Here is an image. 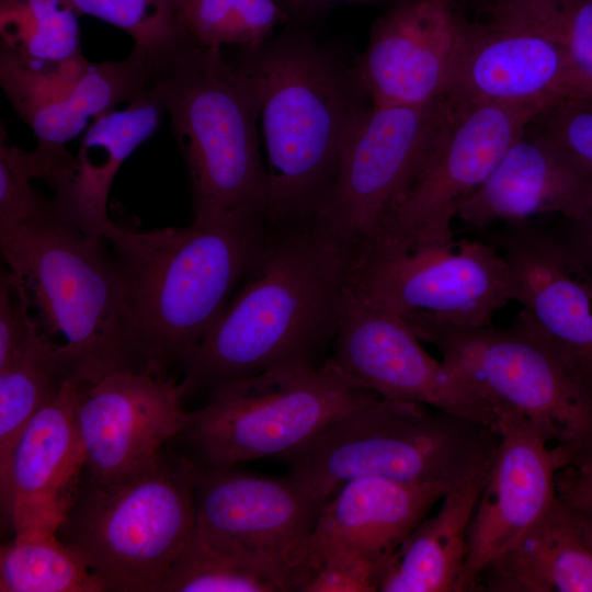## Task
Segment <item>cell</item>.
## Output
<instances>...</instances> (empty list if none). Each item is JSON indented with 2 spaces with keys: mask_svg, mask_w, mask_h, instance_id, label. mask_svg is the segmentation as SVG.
<instances>
[{
  "mask_svg": "<svg viewBox=\"0 0 592 592\" xmlns=\"http://www.w3.org/2000/svg\"><path fill=\"white\" fill-rule=\"evenodd\" d=\"M267 224L235 297L180 364L184 397L267 369L328 358L356 248L315 217Z\"/></svg>",
  "mask_w": 592,
  "mask_h": 592,
  "instance_id": "1",
  "label": "cell"
},
{
  "mask_svg": "<svg viewBox=\"0 0 592 592\" xmlns=\"http://www.w3.org/2000/svg\"><path fill=\"white\" fill-rule=\"evenodd\" d=\"M236 59L258 92L267 157L270 224L312 218L371 101L354 66L291 15L286 27Z\"/></svg>",
  "mask_w": 592,
  "mask_h": 592,
  "instance_id": "2",
  "label": "cell"
},
{
  "mask_svg": "<svg viewBox=\"0 0 592 592\" xmlns=\"http://www.w3.org/2000/svg\"><path fill=\"white\" fill-rule=\"evenodd\" d=\"M267 226L254 215L147 231L113 223L104 239L124 274L128 335L145 371L164 376L180 367L209 333L253 265Z\"/></svg>",
  "mask_w": 592,
  "mask_h": 592,
  "instance_id": "3",
  "label": "cell"
},
{
  "mask_svg": "<svg viewBox=\"0 0 592 592\" xmlns=\"http://www.w3.org/2000/svg\"><path fill=\"white\" fill-rule=\"evenodd\" d=\"M107 241L65 221L53 200L29 219L0 227V247L38 309L68 379L89 384L122 369L146 372L127 329L124 274ZM112 250V249H111Z\"/></svg>",
  "mask_w": 592,
  "mask_h": 592,
  "instance_id": "4",
  "label": "cell"
},
{
  "mask_svg": "<svg viewBox=\"0 0 592 592\" xmlns=\"http://www.w3.org/2000/svg\"><path fill=\"white\" fill-rule=\"evenodd\" d=\"M151 86L170 117L187 169L194 221L266 218L269 173L258 135L255 84L223 47L187 41L162 60Z\"/></svg>",
  "mask_w": 592,
  "mask_h": 592,
  "instance_id": "5",
  "label": "cell"
},
{
  "mask_svg": "<svg viewBox=\"0 0 592 592\" xmlns=\"http://www.w3.org/2000/svg\"><path fill=\"white\" fill-rule=\"evenodd\" d=\"M198 470L162 449L113 479L84 474L56 534L106 591L158 592L194 535Z\"/></svg>",
  "mask_w": 592,
  "mask_h": 592,
  "instance_id": "6",
  "label": "cell"
},
{
  "mask_svg": "<svg viewBox=\"0 0 592 592\" xmlns=\"http://www.w3.org/2000/svg\"><path fill=\"white\" fill-rule=\"evenodd\" d=\"M497 435V428L430 406L375 397L285 460L325 504L360 477L453 485Z\"/></svg>",
  "mask_w": 592,
  "mask_h": 592,
  "instance_id": "7",
  "label": "cell"
},
{
  "mask_svg": "<svg viewBox=\"0 0 592 592\" xmlns=\"http://www.w3.org/2000/svg\"><path fill=\"white\" fill-rule=\"evenodd\" d=\"M378 397L328 357L225 382L187 411L181 435L203 467H231L297 453L325 429Z\"/></svg>",
  "mask_w": 592,
  "mask_h": 592,
  "instance_id": "8",
  "label": "cell"
},
{
  "mask_svg": "<svg viewBox=\"0 0 592 592\" xmlns=\"http://www.w3.org/2000/svg\"><path fill=\"white\" fill-rule=\"evenodd\" d=\"M402 318L488 398L496 413L521 417L553 445L592 440V396L523 310L506 328Z\"/></svg>",
  "mask_w": 592,
  "mask_h": 592,
  "instance_id": "9",
  "label": "cell"
},
{
  "mask_svg": "<svg viewBox=\"0 0 592 592\" xmlns=\"http://www.w3.org/2000/svg\"><path fill=\"white\" fill-rule=\"evenodd\" d=\"M351 289L400 317L421 315L454 326L493 325L515 301L506 261L481 238L451 247L356 249Z\"/></svg>",
  "mask_w": 592,
  "mask_h": 592,
  "instance_id": "10",
  "label": "cell"
},
{
  "mask_svg": "<svg viewBox=\"0 0 592 592\" xmlns=\"http://www.w3.org/2000/svg\"><path fill=\"white\" fill-rule=\"evenodd\" d=\"M452 101V100H451ZM448 122L410 187L365 244L451 247L460 203L490 175L540 111L453 102Z\"/></svg>",
  "mask_w": 592,
  "mask_h": 592,
  "instance_id": "11",
  "label": "cell"
},
{
  "mask_svg": "<svg viewBox=\"0 0 592 592\" xmlns=\"http://www.w3.org/2000/svg\"><path fill=\"white\" fill-rule=\"evenodd\" d=\"M452 109L449 99L424 106L371 104L314 217L355 248L365 244L420 173Z\"/></svg>",
  "mask_w": 592,
  "mask_h": 592,
  "instance_id": "12",
  "label": "cell"
},
{
  "mask_svg": "<svg viewBox=\"0 0 592 592\" xmlns=\"http://www.w3.org/2000/svg\"><path fill=\"white\" fill-rule=\"evenodd\" d=\"M322 505L291 475L200 466L194 535L215 549L272 569L299 592Z\"/></svg>",
  "mask_w": 592,
  "mask_h": 592,
  "instance_id": "13",
  "label": "cell"
},
{
  "mask_svg": "<svg viewBox=\"0 0 592 592\" xmlns=\"http://www.w3.org/2000/svg\"><path fill=\"white\" fill-rule=\"evenodd\" d=\"M569 96L560 9L502 0L489 21H463L449 99L543 111Z\"/></svg>",
  "mask_w": 592,
  "mask_h": 592,
  "instance_id": "14",
  "label": "cell"
},
{
  "mask_svg": "<svg viewBox=\"0 0 592 592\" xmlns=\"http://www.w3.org/2000/svg\"><path fill=\"white\" fill-rule=\"evenodd\" d=\"M329 358L380 398L430 406L496 428L497 413L474 385L430 355L402 317L346 294Z\"/></svg>",
  "mask_w": 592,
  "mask_h": 592,
  "instance_id": "15",
  "label": "cell"
},
{
  "mask_svg": "<svg viewBox=\"0 0 592 592\" xmlns=\"http://www.w3.org/2000/svg\"><path fill=\"white\" fill-rule=\"evenodd\" d=\"M477 234L506 261L515 301L592 396V270L534 219Z\"/></svg>",
  "mask_w": 592,
  "mask_h": 592,
  "instance_id": "16",
  "label": "cell"
},
{
  "mask_svg": "<svg viewBox=\"0 0 592 592\" xmlns=\"http://www.w3.org/2000/svg\"><path fill=\"white\" fill-rule=\"evenodd\" d=\"M498 442L468 531L464 591L557 501L556 475L580 445L550 444L530 423L498 412Z\"/></svg>",
  "mask_w": 592,
  "mask_h": 592,
  "instance_id": "17",
  "label": "cell"
},
{
  "mask_svg": "<svg viewBox=\"0 0 592 592\" xmlns=\"http://www.w3.org/2000/svg\"><path fill=\"white\" fill-rule=\"evenodd\" d=\"M462 24L451 0H401L376 19L353 64L371 103L424 106L448 99Z\"/></svg>",
  "mask_w": 592,
  "mask_h": 592,
  "instance_id": "18",
  "label": "cell"
},
{
  "mask_svg": "<svg viewBox=\"0 0 592 592\" xmlns=\"http://www.w3.org/2000/svg\"><path fill=\"white\" fill-rule=\"evenodd\" d=\"M183 398L174 378L143 371H116L81 384L78 423L86 476L113 479L155 457L182 433Z\"/></svg>",
  "mask_w": 592,
  "mask_h": 592,
  "instance_id": "19",
  "label": "cell"
},
{
  "mask_svg": "<svg viewBox=\"0 0 592 592\" xmlns=\"http://www.w3.org/2000/svg\"><path fill=\"white\" fill-rule=\"evenodd\" d=\"M81 383L68 379L24 428L0 470L2 511L14 535L57 533L86 474L78 423Z\"/></svg>",
  "mask_w": 592,
  "mask_h": 592,
  "instance_id": "20",
  "label": "cell"
},
{
  "mask_svg": "<svg viewBox=\"0 0 592 592\" xmlns=\"http://www.w3.org/2000/svg\"><path fill=\"white\" fill-rule=\"evenodd\" d=\"M591 212L592 170L530 123L457 217L482 231L545 215L577 221Z\"/></svg>",
  "mask_w": 592,
  "mask_h": 592,
  "instance_id": "21",
  "label": "cell"
},
{
  "mask_svg": "<svg viewBox=\"0 0 592 592\" xmlns=\"http://www.w3.org/2000/svg\"><path fill=\"white\" fill-rule=\"evenodd\" d=\"M451 486L378 477L349 480L319 512L308 542L305 574L311 563L335 550L360 551L389 561Z\"/></svg>",
  "mask_w": 592,
  "mask_h": 592,
  "instance_id": "22",
  "label": "cell"
},
{
  "mask_svg": "<svg viewBox=\"0 0 592 592\" xmlns=\"http://www.w3.org/2000/svg\"><path fill=\"white\" fill-rule=\"evenodd\" d=\"M166 110L150 86L122 110L93 119L78 152L50 182L59 216L82 232L104 239L113 180L123 162L160 126Z\"/></svg>",
  "mask_w": 592,
  "mask_h": 592,
  "instance_id": "23",
  "label": "cell"
},
{
  "mask_svg": "<svg viewBox=\"0 0 592 592\" xmlns=\"http://www.w3.org/2000/svg\"><path fill=\"white\" fill-rule=\"evenodd\" d=\"M497 442L498 435L451 486L437 511L425 516L394 553L378 592H464L468 531Z\"/></svg>",
  "mask_w": 592,
  "mask_h": 592,
  "instance_id": "24",
  "label": "cell"
},
{
  "mask_svg": "<svg viewBox=\"0 0 592 592\" xmlns=\"http://www.w3.org/2000/svg\"><path fill=\"white\" fill-rule=\"evenodd\" d=\"M476 590L592 592V545L557 499L537 523L481 571Z\"/></svg>",
  "mask_w": 592,
  "mask_h": 592,
  "instance_id": "25",
  "label": "cell"
},
{
  "mask_svg": "<svg viewBox=\"0 0 592 592\" xmlns=\"http://www.w3.org/2000/svg\"><path fill=\"white\" fill-rule=\"evenodd\" d=\"M160 62L134 46L123 60L91 64L65 96L29 116L25 122L37 139L33 151L46 166L50 181L73 157L65 144L78 136L89 119L139 96L150 86Z\"/></svg>",
  "mask_w": 592,
  "mask_h": 592,
  "instance_id": "26",
  "label": "cell"
},
{
  "mask_svg": "<svg viewBox=\"0 0 592 592\" xmlns=\"http://www.w3.org/2000/svg\"><path fill=\"white\" fill-rule=\"evenodd\" d=\"M66 380L55 343L38 321L25 342L0 366V470L24 428Z\"/></svg>",
  "mask_w": 592,
  "mask_h": 592,
  "instance_id": "27",
  "label": "cell"
},
{
  "mask_svg": "<svg viewBox=\"0 0 592 592\" xmlns=\"http://www.w3.org/2000/svg\"><path fill=\"white\" fill-rule=\"evenodd\" d=\"M79 15L68 0H0V55L29 64L84 58Z\"/></svg>",
  "mask_w": 592,
  "mask_h": 592,
  "instance_id": "28",
  "label": "cell"
},
{
  "mask_svg": "<svg viewBox=\"0 0 592 592\" xmlns=\"http://www.w3.org/2000/svg\"><path fill=\"white\" fill-rule=\"evenodd\" d=\"M1 592H103V583L56 533L14 535L0 550Z\"/></svg>",
  "mask_w": 592,
  "mask_h": 592,
  "instance_id": "29",
  "label": "cell"
},
{
  "mask_svg": "<svg viewBox=\"0 0 592 592\" xmlns=\"http://www.w3.org/2000/svg\"><path fill=\"white\" fill-rule=\"evenodd\" d=\"M158 592H294L280 573L193 535Z\"/></svg>",
  "mask_w": 592,
  "mask_h": 592,
  "instance_id": "30",
  "label": "cell"
},
{
  "mask_svg": "<svg viewBox=\"0 0 592 592\" xmlns=\"http://www.w3.org/2000/svg\"><path fill=\"white\" fill-rule=\"evenodd\" d=\"M187 39L212 47H254L291 19L276 0H192L181 13Z\"/></svg>",
  "mask_w": 592,
  "mask_h": 592,
  "instance_id": "31",
  "label": "cell"
},
{
  "mask_svg": "<svg viewBox=\"0 0 592 592\" xmlns=\"http://www.w3.org/2000/svg\"><path fill=\"white\" fill-rule=\"evenodd\" d=\"M80 13L112 24L158 59H166L189 39L171 0H68Z\"/></svg>",
  "mask_w": 592,
  "mask_h": 592,
  "instance_id": "32",
  "label": "cell"
},
{
  "mask_svg": "<svg viewBox=\"0 0 592 592\" xmlns=\"http://www.w3.org/2000/svg\"><path fill=\"white\" fill-rule=\"evenodd\" d=\"M90 65L86 57L62 64H27L0 55V84L25 122L36 110L65 96Z\"/></svg>",
  "mask_w": 592,
  "mask_h": 592,
  "instance_id": "33",
  "label": "cell"
},
{
  "mask_svg": "<svg viewBox=\"0 0 592 592\" xmlns=\"http://www.w3.org/2000/svg\"><path fill=\"white\" fill-rule=\"evenodd\" d=\"M0 135V227L31 218L46 202L31 184L41 179L39 167L31 151L7 143Z\"/></svg>",
  "mask_w": 592,
  "mask_h": 592,
  "instance_id": "34",
  "label": "cell"
},
{
  "mask_svg": "<svg viewBox=\"0 0 592 592\" xmlns=\"http://www.w3.org/2000/svg\"><path fill=\"white\" fill-rule=\"evenodd\" d=\"M388 561L354 550H335L311 563L300 592H378Z\"/></svg>",
  "mask_w": 592,
  "mask_h": 592,
  "instance_id": "35",
  "label": "cell"
},
{
  "mask_svg": "<svg viewBox=\"0 0 592 592\" xmlns=\"http://www.w3.org/2000/svg\"><path fill=\"white\" fill-rule=\"evenodd\" d=\"M569 96L592 100V0H571L560 9Z\"/></svg>",
  "mask_w": 592,
  "mask_h": 592,
  "instance_id": "36",
  "label": "cell"
},
{
  "mask_svg": "<svg viewBox=\"0 0 592 592\" xmlns=\"http://www.w3.org/2000/svg\"><path fill=\"white\" fill-rule=\"evenodd\" d=\"M592 170V100L566 96L531 123Z\"/></svg>",
  "mask_w": 592,
  "mask_h": 592,
  "instance_id": "37",
  "label": "cell"
},
{
  "mask_svg": "<svg viewBox=\"0 0 592 592\" xmlns=\"http://www.w3.org/2000/svg\"><path fill=\"white\" fill-rule=\"evenodd\" d=\"M31 298L22 281L10 270L0 276V366L25 342L38 323L31 315Z\"/></svg>",
  "mask_w": 592,
  "mask_h": 592,
  "instance_id": "38",
  "label": "cell"
},
{
  "mask_svg": "<svg viewBox=\"0 0 592 592\" xmlns=\"http://www.w3.org/2000/svg\"><path fill=\"white\" fill-rule=\"evenodd\" d=\"M557 499L570 512L592 515V440L582 443L556 475Z\"/></svg>",
  "mask_w": 592,
  "mask_h": 592,
  "instance_id": "39",
  "label": "cell"
},
{
  "mask_svg": "<svg viewBox=\"0 0 592 592\" xmlns=\"http://www.w3.org/2000/svg\"><path fill=\"white\" fill-rule=\"evenodd\" d=\"M563 221L565 226L555 230L592 270V212L580 220Z\"/></svg>",
  "mask_w": 592,
  "mask_h": 592,
  "instance_id": "40",
  "label": "cell"
},
{
  "mask_svg": "<svg viewBox=\"0 0 592 592\" xmlns=\"http://www.w3.org/2000/svg\"><path fill=\"white\" fill-rule=\"evenodd\" d=\"M283 5L291 15L311 16L312 13L321 11L331 4L354 3V4H380L389 0H282Z\"/></svg>",
  "mask_w": 592,
  "mask_h": 592,
  "instance_id": "41",
  "label": "cell"
},
{
  "mask_svg": "<svg viewBox=\"0 0 592 592\" xmlns=\"http://www.w3.org/2000/svg\"><path fill=\"white\" fill-rule=\"evenodd\" d=\"M567 509V508H566ZM579 526L581 527L587 539L592 545V515H580L571 512Z\"/></svg>",
  "mask_w": 592,
  "mask_h": 592,
  "instance_id": "42",
  "label": "cell"
},
{
  "mask_svg": "<svg viewBox=\"0 0 592 592\" xmlns=\"http://www.w3.org/2000/svg\"><path fill=\"white\" fill-rule=\"evenodd\" d=\"M192 0H171L172 4L177 9L180 16H181V13L183 12V10L189 5V3Z\"/></svg>",
  "mask_w": 592,
  "mask_h": 592,
  "instance_id": "43",
  "label": "cell"
},
{
  "mask_svg": "<svg viewBox=\"0 0 592 592\" xmlns=\"http://www.w3.org/2000/svg\"><path fill=\"white\" fill-rule=\"evenodd\" d=\"M554 4H556L559 9L563 8L569 1L571 0H550Z\"/></svg>",
  "mask_w": 592,
  "mask_h": 592,
  "instance_id": "44",
  "label": "cell"
}]
</instances>
